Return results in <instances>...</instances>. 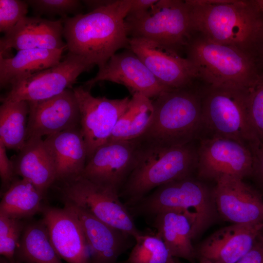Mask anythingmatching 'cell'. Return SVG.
Masks as SVG:
<instances>
[{
  "label": "cell",
  "mask_w": 263,
  "mask_h": 263,
  "mask_svg": "<svg viewBox=\"0 0 263 263\" xmlns=\"http://www.w3.org/2000/svg\"><path fill=\"white\" fill-rule=\"evenodd\" d=\"M130 8L131 0H115L86 14L61 18L68 52L103 67L118 50L129 48L125 19Z\"/></svg>",
  "instance_id": "1"
},
{
  "label": "cell",
  "mask_w": 263,
  "mask_h": 263,
  "mask_svg": "<svg viewBox=\"0 0 263 263\" xmlns=\"http://www.w3.org/2000/svg\"><path fill=\"white\" fill-rule=\"evenodd\" d=\"M193 32L212 41L236 47L254 56L263 30V15L254 0H186Z\"/></svg>",
  "instance_id": "2"
},
{
  "label": "cell",
  "mask_w": 263,
  "mask_h": 263,
  "mask_svg": "<svg viewBox=\"0 0 263 263\" xmlns=\"http://www.w3.org/2000/svg\"><path fill=\"white\" fill-rule=\"evenodd\" d=\"M194 83L165 91L152 101V120L135 139L142 147H167L193 142L203 125L201 92L194 88Z\"/></svg>",
  "instance_id": "3"
},
{
  "label": "cell",
  "mask_w": 263,
  "mask_h": 263,
  "mask_svg": "<svg viewBox=\"0 0 263 263\" xmlns=\"http://www.w3.org/2000/svg\"><path fill=\"white\" fill-rule=\"evenodd\" d=\"M207 86L246 90L258 78L254 56L192 32L183 50Z\"/></svg>",
  "instance_id": "4"
},
{
  "label": "cell",
  "mask_w": 263,
  "mask_h": 263,
  "mask_svg": "<svg viewBox=\"0 0 263 263\" xmlns=\"http://www.w3.org/2000/svg\"><path fill=\"white\" fill-rule=\"evenodd\" d=\"M126 207L132 217H153L167 210L182 211L191 221L193 240L213 224L218 214L212 191L192 176L159 186Z\"/></svg>",
  "instance_id": "5"
},
{
  "label": "cell",
  "mask_w": 263,
  "mask_h": 263,
  "mask_svg": "<svg viewBox=\"0 0 263 263\" xmlns=\"http://www.w3.org/2000/svg\"><path fill=\"white\" fill-rule=\"evenodd\" d=\"M121 188L125 205L133 203L159 186L192 176L196 169L197 149L193 142L167 147L145 148Z\"/></svg>",
  "instance_id": "6"
},
{
  "label": "cell",
  "mask_w": 263,
  "mask_h": 263,
  "mask_svg": "<svg viewBox=\"0 0 263 263\" xmlns=\"http://www.w3.org/2000/svg\"><path fill=\"white\" fill-rule=\"evenodd\" d=\"M125 23L131 38L150 39L178 53L193 32L186 0H158L147 11L128 14Z\"/></svg>",
  "instance_id": "7"
},
{
  "label": "cell",
  "mask_w": 263,
  "mask_h": 263,
  "mask_svg": "<svg viewBox=\"0 0 263 263\" xmlns=\"http://www.w3.org/2000/svg\"><path fill=\"white\" fill-rule=\"evenodd\" d=\"M203 125L218 136L250 149L256 144L247 106L246 90L207 86L201 94Z\"/></svg>",
  "instance_id": "8"
},
{
  "label": "cell",
  "mask_w": 263,
  "mask_h": 263,
  "mask_svg": "<svg viewBox=\"0 0 263 263\" xmlns=\"http://www.w3.org/2000/svg\"><path fill=\"white\" fill-rule=\"evenodd\" d=\"M60 183L58 189L63 202L82 207L98 219L134 239L142 233L121 201L118 191L81 176Z\"/></svg>",
  "instance_id": "9"
},
{
  "label": "cell",
  "mask_w": 263,
  "mask_h": 263,
  "mask_svg": "<svg viewBox=\"0 0 263 263\" xmlns=\"http://www.w3.org/2000/svg\"><path fill=\"white\" fill-rule=\"evenodd\" d=\"M94 66L85 57L68 52L57 65L14 83L0 101H31L49 98L67 89H73L78 76Z\"/></svg>",
  "instance_id": "10"
},
{
  "label": "cell",
  "mask_w": 263,
  "mask_h": 263,
  "mask_svg": "<svg viewBox=\"0 0 263 263\" xmlns=\"http://www.w3.org/2000/svg\"><path fill=\"white\" fill-rule=\"evenodd\" d=\"M253 164L250 148L233 139L212 135L201 141L197 149L196 170L203 179L243 180L252 174Z\"/></svg>",
  "instance_id": "11"
},
{
  "label": "cell",
  "mask_w": 263,
  "mask_h": 263,
  "mask_svg": "<svg viewBox=\"0 0 263 263\" xmlns=\"http://www.w3.org/2000/svg\"><path fill=\"white\" fill-rule=\"evenodd\" d=\"M80 111V130L85 143L87 160L107 142L131 98L109 99L94 97L83 86L73 88Z\"/></svg>",
  "instance_id": "12"
},
{
  "label": "cell",
  "mask_w": 263,
  "mask_h": 263,
  "mask_svg": "<svg viewBox=\"0 0 263 263\" xmlns=\"http://www.w3.org/2000/svg\"><path fill=\"white\" fill-rule=\"evenodd\" d=\"M141 149L136 139L107 142L87 161L80 176L119 193L137 162Z\"/></svg>",
  "instance_id": "13"
},
{
  "label": "cell",
  "mask_w": 263,
  "mask_h": 263,
  "mask_svg": "<svg viewBox=\"0 0 263 263\" xmlns=\"http://www.w3.org/2000/svg\"><path fill=\"white\" fill-rule=\"evenodd\" d=\"M129 49L169 89L184 87L198 79L196 70L190 61L158 42L143 38H130Z\"/></svg>",
  "instance_id": "14"
},
{
  "label": "cell",
  "mask_w": 263,
  "mask_h": 263,
  "mask_svg": "<svg viewBox=\"0 0 263 263\" xmlns=\"http://www.w3.org/2000/svg\"><path fill=\"white\" fill-rule=\"evenodd\" d=\"M108 81L124 86L132 95L139 94L149 98H156L169 90L155 78L138 56L129 49L116 53L96 75L83 86L90 90L99 81Z\"/></svg>",
  "instance_id": "15"
},
{
  "label": "cell",
  "mask_w": 263,
  "mask_h": 263,
  "mask_svg": "<svg viewBox=\"0 0 263 263\" xmlns=\"http://www.w3.org/2000/svg\"><path fill=\"white\" fill-rule=\"evenodd\" d=\"M28 102L26 141L80 127L79 108L73 89L49 98Z\"/></svg>",
  "instance_id": "16"
},
{
  "label": "cell",
  "mask_w": 263,
  "mask_h": 263,
  "mask_svg": "<svg viewBox=\"0 0 263 263\" xmlns=\"http://www.w3.org/2000/svg\"><path fill=\"white\" fill-rule=\"evenodd\" d=\"M263 223L232 224L216 231L196 249L200 263H236L253 248Z\"/></svg>",
  "instance_id": "17"
},
{
  "label": "cell",
  "mask_w": 263,
  "mask_h": 263,
  "mask_svg": "<svg viewBox=\"0 0 263 263\" xmlns=\"http://www.w3.org/2000/svg\"><path fill=\"white\" fill-rule=\"evenodd\" d=\"M41 213L51 242L60 258L67 263H91L84 232L73 212L65 207L44 205Z\"/></svg>",
  "instance_id": "18"
},
{
  "label": "cell",
  "mask_w": 263,
  "mask_h": 263,
  "mask_svg": "<svg viewBox=\"0 0 263 263\" xmlns=\"http://www.w3.org/2000/svg\"><path fill=\"white\" fill-rule=\"evenodd\" d=\"M212 192L218 213L225 220L233 224L263 223V201L243 179H221Z\"/></svg>",
  "instance_id": "19"
},
{
  "label": "cell",
  "mask_w": 263,
  "mask_h": 263,
  "mask_svg": "<svg viewBox=\"0 0 263 263\" xmlns=\"http://www.w3.org/2000/svg\"><path fill=\"white\" fill-rule=\"evenodd\" d=\"M63 203L64 207L73 212L80 224L89 247L91 263H116L118 257L130 247L133 237L101 221L75 204Z\"/></svg>",
  "instance_id": "20"
},
{
  "label": "cell",
  "mask_w": 263,
  "mask_h": 263,
  "mask_svg": "<svg viewBox=\"0 0 263 263\" xmlns=\"http://www.w3.org/2000/svg\"><path fill=\"white\" fill-rule=\"evenodd\" d=\"M63 20L26 17L0 39V56L14 49L17 51L30 49H67L62 39Z\"/></svg>",
  "instance_id": "21"
},
{
  "label": "cell",
  "mask_w": 263,
  "mask_h": 263,
  "mask_svg": "<svg viewBox=\"0 0 263 263\" xmlns=\"http://www.w3.org/2000/svg\"><path fill=\"white\" fill-rule=\"evenodd\" d=\"M44 141L55 165L56 182L68 181L81 175L87 153L80 127L48 135Z\"/></svg>",
  "instance_id": "22"
},
{
  "label": "cell",
  "mask_w": 263,
  "mask_h": 263,
  "mask_svg": "<svg viewBox=\"0 0 263 263\" xmlns=\"http://www.w3.org/2000/svg\"><path fill=\"white\" fill-rule=\"evenodd\" d=\"M16 175L27 180L45 196L56 182L55 165L44 140H27L18 154L11 160Z\"/></svg>",
  "instance_id": "23"
},
{
  "label": "cell",
  "mask_w": 263,
  "mask_h": 263,
  "mask_svg": "<svg viewBox=\"0 0 263 263\" xmlns=\"http://www.w3.org/2000/svg\"><path fill=\"white\" fill-rule=\"evenodd\" d=\"M153 217L157 234L164 241L172 257L195 263L197 254L192 244V225L189 217L175 210H164Z\"/></svg>",
  "instance_id": "24"
},
{
  "label": "cell",
  "mask_w": 263,
  "mask_h": 263,
  "mask_svg": "<svg viewBox=\"0 0 263 263\" xmlns=\"http://www.w3.org/2000/svg\"><path fill=\"white\" fill-rule=\"evenodd\" d=\"M65 49H30L18 51L11 57L0 56V86L15 82L38 72L54 66L61 60Z\"/></svg>",
  "instance_id": "25"
},
{
  "label": "cell",
  "mask_w": 263,
  "mask_h": 263,
  "mask_svg": "<svg viewBox=\"0 0 263 263\" xmlns=\"http://www.w3.org/2000/svg\"><path fill=\"white\" fill-rule=\"evenodd\" d=\"M16 263H62L42 219L27 220L16 255Z\"/></svg>",
  "instance_id": "26"
},
{
  "label": "cell",
  "mask_w": 263,
  "mask_h": 263,
  "mask_svg": "<svg viewBox=\"0 0 263 263\" xmlns=\"http://www.w3.org/2000/svg\"><path fill=\"white\" fill-rule=\"evenodd\" d=\"M44 198L45 196L30 182L16 177L2 195L0 214L13 218L29 220L41 212Z\"/></svg>",
  "instance_id": "27"
},
{
  "label": "cell",
  "mask_w": 263,
  "mask_h": 263,
  "mask_svg": "<svg viewBox=\"0 0 263 263\" xmlns=\"http://www.w3.org/2000/svg\"><path fill=\"white\" fill-rule=\"evenodd\" d=\"M153 114L150 98L139 94L132 95L128 109L118 119L107 142L138 138L149 127Z\"/></svg>",
  "instance_id": "28"
},
{
  "label": "cell",
  "mask_w": 263,
  "mask_h": 263,
  "mask_svg": "<svg viewBox=\"0 0 263 263\" xmlns=\"http://www.w3.org/2000/svg\"><path fill=\"white\" fill-rule=\"evenodd\" d=\"M29 113L27 101L2 102L0 107V141L6 149L19 151L24 146Z\"/></svg>",
  "instance_id": "29"
},
{
  "label": "cell",
  "mask_w": 263,
  "mask_h": 263,
  "mask_svg": "<svg viewBox=\"0 0 263 263\" xmlns=\"http://www.w3.org/2000/svg\"><path fill=\"white\" fill-rule=\"evenodd\" d=\"M134 240L135 244L128 258L122 263H177L157 234L142 233Z\"/></svg>",
  "instance_id": "30"
},
{
  "label": "cell",
  "mask_w": 263,
  "mask_h": 263,
  "mask_svg": "<svg viewBox=\"0 0 263 263\" xmlns=\"http://www.w3.org/2000/svg\"><path fill=\"white\" fill-rule=\"evenodd\" d=\"M26 221L0 214V254L7 263H16V250Z\"/></svg>",
  "instance_id": "31"
},
{
  "label": "cell",
  "mask_w": 263,
  "mask_h": 263,
  "mask_svg": "<svg viewBox=\"0 0 263 263\" xmlns=\"http://www.w3.org/2000/svg\"><path fill=\"white\" fill-rule=\"evenodd\" d=\"M248 117L256 144L263 143V75L246 89Z\"/></svg>",
  "instance_id": "32"
},
{
  "label": "cell",
  "mask_w": 263,
  "mask_h": 263,
  "mask_svg": "<svg viewBox=\"0 0 263 263\" xmlns=\"http://www.w3.org/2000/svg\"><path fill=\"white\" fill-rule=\"evenodd\" d=\"M26 1L37 16L58 15L62 19L68 17L70 14L74 16L80 14L82 6L81 1L78 0H27Z\"/></svg>",
  "instance_id": "33"
},
{
  "label": "cell",
  "mask_w": 263,
  "mask_h": 263,
  "mask_svg": "<svg viewBox=\"0 0 263 263\" xmlns=\"http://www.w3.org/2000/svg\"><path fill=\"white\" fill-rule=\"evenodd\" d=\"M26 0H0V32L4 34L10 31L28 12Z\"/></svg>",
  "instance_id": "34"
},
{
  "label": "cell",
  "mask_w": 263,
  "mask_h": 263,
  "mask_svg": "<svg viewBox=\"0 0 263 263\" xmlns=\"http://www.w3.org/2000/svg\"><path fill=\"white\" fill-rule=\"evenodd\" d=\"M6 149L3 143L0 141V176L1 182V195H2L9 188L16 177L13 164L6 154Z\"/></svg>",
  "instance_id": "35"
},
{
  "label": "cell",
  "mask_w": 263,
  "mask_h": 263,
  "mask_svg": "<svg viewBox=\"0 0 263 263\" xmlns=\"http://www.w3.org/2000/svg\"><path fill=\"white\" fill-rule=\"evenodd\" d=\"M253 157L252 174L263 184V143L251 148Z\"/></svg>",
  "instance_id": "36"
},
{
  "label": "cell",
  "mask_w": 263,
  "mask_h": 263,
  "mask_svg": "<svg viewBox=\"0 0 263 263\" xmlns=\"http://www.w3.org/2000/svg\"><path fill=\"white\" fill-rule=\"evenodd\" d=\"M263 263V242L259 237L251 250L236 263Z\"/></svg>",
  "instance_id": "37"
},
{
  "label": "cell",
  "mask_w": 263,
  "mask_h": 263,
  "mask_svg": "<svg viewBox=\"0 0 263 263\" xmlns=\"http://www.w3.org/2000/svg\"><path fill=\"white\" fill-rule=\"evenodd\" d=\"M158 0H131L129 14L142 12L150 9Z\"/></svg>",
  "instance_id": "38"
},
{
  "label": "cell",
  "mask_w": 263,
  "mask_h": 263,
  "mask_svg": "<svg viewBox=\"0 0 263 263\" xmlns=\"http://www.w3.org/2000/svg\"><path fill=\"white\" fill-rule=\"evenodd\" d=\"M115 0H84L82 2L90 11L107 6L113 3Z\"/></svg>",
  "instance_id": "39"
},
{
  "label": "cell",
  "mask_w": 263,
  "mask_h": 263,
  "mask_svg": "<svg viewBox=\"0 0 263 263\" xmlns=\"http://www.w3.org/2000/svg\"><path fill=\"white\" fill-rule=\"evenodd\" d=\"M254 1L258 9L263 15V0H256Z\"/></svg>",
  "instance_id": "40"
},
{
  "label": "cell",
  "mask_w": 263,
  "mask_h": 263,
  "mask_svg": "<svg viewBox=\"0 0 263 263\" xmlns=\"http://www.w3.org/2000/svg\"><path fill=\"white\" fill-rule=\"evenodd\" d=\"M258 44L260 45V48L261 50V52H262V56L263 57V30L262 32V34L260 36L259 41Z\"/></svg>",
  "instance_id": "41"
},
{
  "label": "cell",
  "mask_w": 263,
  "mask_h": 263,
  "mask_svg": "<svg viewBox=\"0 0 263 263\" xmlns=\"http://www.w3.org/2000/svg\"><path fill=\"white\" fill-rule=\"evenodd\" d=\"M259 238L263 242V232H262L260 234V236H259Z\"/></svg>",
  "instance_id": "42"
},
{
  "label": "cell",
  "mask_w": 263,
  "mask_h": 263,
  "mask_svg": "<svg viewBox=\"0 0 263 263\" xmlns=\"http://www.w3.org/2000/svg\"></svg>",
  "instance_id": "43"
},
{
  "label": "cell",
  "mask_w": 263,
  "mask_h": 263,
  "mask_svg": "<svg viewBox=\"0 0 263 263\" xmlns=\"http://www.w3.org/2000/svg\"></svg>",
  "instance_id": "44"
}]
</instances>
